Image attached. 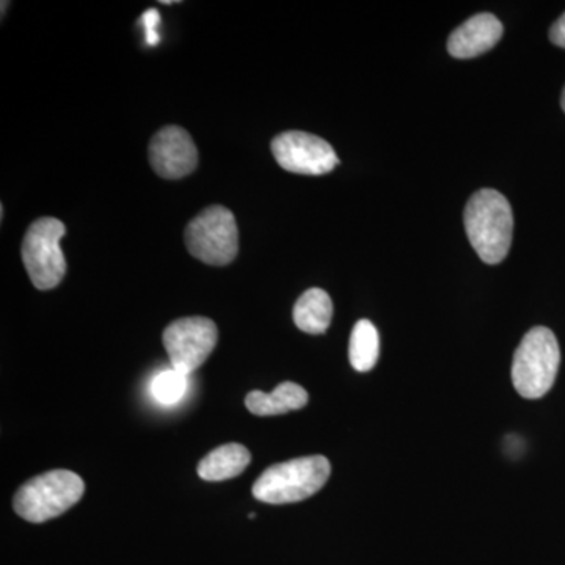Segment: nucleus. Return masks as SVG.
<instances>
[{
    "label": "nucleus",
    "mask_w": 565,
    "mask_h": 565,
    "mask_svg": "<svg viewBox=\"0 0 565 565\" xmlns=\"http://www.w3.org/2000/svg\"><path fill=\"white\" fill-rule=\"evenodd\" d=\"M152 170L163 180H181L196 169L199 151L191 134L180 126H166L154 134L148 148Z\"/></svg>",
    "instance_id": "nucleus-9"
},
{
    "label": "nucleus",
    "mask_w": 565,
    "mask_h": 565,
    "mask_svg": "<svg viewBox=\"0 0 565 565\" xmlns=\"http://www.w3.org/2000/svg\"><path fill=\"white\" fill-rule=\"evenodd\" d=\"M275 161L286 172L297 174H326L340 163L329 141L310 132L288 131L273 140Z\"/></svg>",
    "instance_id": "nucleus-8"
},
{
    "label": "nucleus",
    "mask_w": 565,
    "mask_h": 565,
    "mask_svg": "<svg viewBox=\"0 0 565 565\" xmlns=\"http://www.w3.org/2000/svg\"><path fill=\"white\" fill-rule=\"evenodd\" d=\"M294 322L305 333L327 332L333 318V303L329 294L321 288L305 291L294 305Z\"/></svg>",
    "instance_id": "nucleus-13"
},
{
    "label": "nucleus",
    "mask_w": 565,
    "mask_h": 565,
    "mask_svg": "<svg viewBox=\"0 0 565 565\" xmlns=\"http://www.w3.org/2000/svg\"><path fill=\"white\" fill-rule=\"evenodd\" d=\"M250 460V451L243 445L218 446L200 462L199 476L204 481H226V479H233L243 473Z\"/></svg>",
    "instance_id": "nucleus-12"
},
{
    "label": "nucleus",
    "mask_w": 565,
    "mask_h": 565,
    "mask_svg": "<svg viewBox=\"0 0 565 565\" xmlns=\"http://www.w3.org/2000/svg\"><path fill=\"white\" fill-rule=\"evenodd\" d=\"M465 230L479 258L487 264L503 262L511 250L514 214L503 193L482 189L465 207Z\"/></svg>",
    "instance_id": "nucleus-1"
},
{
    "label": "nucleus",
    "mask_w": 565,
    "mask_h": 565,
    "mask_svg": "<svg viewBox=\"0 0 565 565\" xmlns=\"http://www.w3.org/2000/svg\"><path fill=\"white\" fill-rule=\"evenodd\" d=\"M188 388V375L177 370L162 371L152 382V394L159 403L170 405L178 403Z\"/></svg>",
    "instance_id": "nucleus-15"
},
{
    "label": "nucleus",
    "mask_w": 565,
    "mask_h": 565,
    "mask_svg": "<svg viewBox=\"0 0 565 565\" xmlns=\"http://www.w3.org/2000/svg\"><path fill=\"white\" fill-rule=\"evenodd\" d=\"M162 340L173 370L188 375L199 370L214 351L218 330L211 319L193 316L170 323Z\"/></svg>",
    "instance_id": "nucleus-7"
},
{
    "label": "nucleus",
    "mask_w": 565,
    "mask_h": 565,
    "mask_svg": "<svg viewBox=\"0 0 565 565\" xmlns=\"http://www.w3.org/2000/svg\"><path fill=\"white\" fill-rule=\"evenodd\" d=\"M308 404V393L294 382L280 384L273 393L250 392L245 396V405L253 415L275 416L300 411Z\"/></svg>",
    "instance_id": "nucleus-11"
},
{
    "label": "nucleus",
    "mask_w": 565,
    "mask_h": 565,
    "mask_svg": "<svg viewBox=\"0 0 565 565\" xmlns=\"http://www.w3.org/2000/svg\"><path fill=\"white\" fill-rule=\"evenodd\" d=\"M550 40L556 46L564 47L565 50V13L550 29Z\"/></svg>",
    "instance_id": "nucleus-17"
},
{
    "label": "nucleus",
    "mask_w": 565,
    "mask_h": 565,
    "mask_svg": "<svg viewBox=\"0 0 565 565\" xmlns=\"http://www.w3.org/2000/svg\"><path fill=\"white\" fill-rule=\"evenodd\" d=\"M81 476L68 470L47 471L25 482L14 494V512L31 523H44L65 514L84 497Z\"/></svg>",
    "instance_id": "nucleus-4"
},
{
    "label": "nucleus",
    "mask_w": 565,
    "mask_h": 565,
    "mask_svg": "<svg viewBox=\"0 0 565 565\" xmlns=\"http://www.w3.org/2000/svg\"><path fill=\"white\" fill-rule=\"evenodd\" d=\"M332 467L323 456L300 457L267 468L253 486L263 503L291 504L313 497L329 481Z\"/></svg>",
    "instance_id": "nucleus-2"
},
{
    "label": "nucleus",
    "mask_w": 565,
    "mask_h": 565,
    "mask_svg": "<svg viewBox=\"0 0 565 565\" xmlns=\"http://www.w3.org/2000/svg\"><path fill=\"white\" fill-rule=\"evenodd\" d=\"M381 352V340L373 322L362 319L355 323L349 343V360L353 370L367 373L373 370Z\"/></svg>",
    "instance_id": "nucleus-14"
},
{
    "label": "nucleus",
    "mask_w": 565,
    "mask_h": 565,
    "mask_svg": "<svg viewBox=\"0 0 565 565\" xmlns=\"http://www.w3.org/2000/svg\"><path fill=\"white\" fill-rule=\"evenodd\" d=\"M503 24L492 13H479L451 33L448 51L456 58H473L497 46Z\"/></svg>",
    "instance_id": "nucleus-10"
},
{
    "label": "nucleus",
    "mask_w": 565,
    "mask_h": 565,
    "mask_svg": "<svg viewBox=\"0 0 565 565\" xmlns=\"http://www.w3.org/2000/svg\"><path fill=\"white\" fill-rule=\"evenodd\" d=\"M561 106H563V110L565 111V87H564L563 96H561Z\"/></svg>",
    "instance_id": "nucleus-18"
},
{
    "label": "nucleus",
    "mask_w": 565,
    "mask_h": 565,
    "mask_svg": "<svg viewBox=\"0 0 565 565\" xmlns=\"http://www.w3.org/2000/svg\"><path fill=\"white\" fill-rule=\"evenodd\" d=\"M65 225L58 218L41 217L32 223L22 241V262L36 289L47 291L61 285L66 259L61 247Z\"/></svg>",
    "instance_id": "nucleus-6"
},
{
    "label": "nucleus",
    "mask_w": 565,
    "mask_h": 565,
    "mask_svg": "<svg viewBox=\"0 0 565 565\" xmlns=\"http://www.w3.org/2000/svg\"><path fill=\"white\" fill-rule=\"evenodd\" d=\"M561 364V349L555 333L534 327L515 351L512 381L520 396L541 399L555 385Z\"/></svg>",
    "instance_id": "nucleus-3"
},
{
    "label": "nucleus",
    "mask_w": 565,
    "mask_h": 565,
    "mask_svg": "<svg viewBox=\"0 0 565 565\" xmlns=\"http://www.w3.org/2000/svg\"><path fill=\"white\" fill-rule=\"evenodd\" d=\"M141 22H143L145 32H147V35H145L147 43L150 44V46H154V44H158L159 40H161L158 33L159 24H161V13L156 9L147 10L141 14Z\"/></svg>",
    "instance_id": "nucleus-16"
},
{
    "label": "nucleus",
    "mask_w": 565,
    "mask_h": 565,
    "mask_svg": "<svg viewBox=\"0 0 565 565\" xmlns=\"http://www.w3.org/2000/svg\"><path fill=\"white\" fill-rule=\"evenodd\" d=\"M193 258L210 266H226L239 252V230L228 207L214 204L192 218L184 233Z\"/></svg>",
    "instance_id": "nucleus-5"
}]
</instances>
